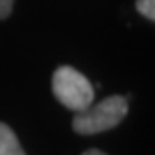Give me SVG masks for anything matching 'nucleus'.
<instances>
[{
  "instance_id": "nucleus-1",
  "label": "nucleus",
  "mask_w": 155,
  "mask_h": 155,
  "mask_svg": "<svg viewBox=\"0 0 155 155\" xmlns=\"http://www.w3.org/2000/svg\"><path fill=\"white\" fill-rule=\"evenodd\" d=\"M127 109L129 103L125 97L119 95L107 97L101 103L91 105L85 111H79L73 119V129L79 135H97V133L109 131L125 119Z\"/></svg>"
},
{
  "instance_id": "nucleus-2",
  "label": "nucleus",
  "mask_w": 155,
  "mask_h": 155,
  "mask_svg": "<svg viewBox=\"0 0 155 155\" xmlns=\"http://www.w3.org/2000/svg\"><path fill=\"white\" fill-rule=\"evenodd\" d=\"M52 93L71 111H85L93 105L95 89L83 73L73 67H58L52 75Z\"/></svg>"
},
{
  "instance_id": "nucleus-3",
  "label": "nucleus",
  "mask_w": 155,
  "mask_h": 155,
  "mask_svg": "<svg viewBox=\"0 0 155 155\" xmlns=\"http://www.w3.org/2000/svg\"><path fill=\"white\" fill-rule=\"evenodd\" d=\"M0 155H26L18 137L6 123H0Z\"/></svg>"
},
{
  "instance_id": "nucleus-4",
  "label": "nucleus",
  "mask_w": 155,
  "mask_h": 155,
  "mask_svg": "<svg viewBox=\"0 0 155 155\" xmlns=\"http://www.w3.org/2000/svg\"><path fill=\"white\" fill-rule=\"evenodd\" d=\"M135 8H137L139 14L145 16L147 20H151V22L155 20V0H137V2H135Z\"/></svg>"
},
{
  "instance_id": "nucleus-5",
  "label": "nucleus",
  "mask_w": 155,
  "mask_h": 155,
  "mask_svg": "<svg viewBox=\"0 0 155 155\" xmlns=\"http://www.w3.org/2000/svg\"><path fill=\"white\" fill-rule=\"evenodd\" d=\"M12 6H14V0H0V20L8 18V14L12 12Z\"/></svg>"
},
{
  "instance_id": "nucleus-6",
  "label": "nucleus",
  "mask_w": 155,
  "mask_h": 155,
  "mask_svg": "<svg viewBox=\"0 0 155 155\" xmlns=\"http://www.w3.org/2000/svg\"><path fill=\"white\" fill-rule=\"evenodd\" d=\"M83 155H107V153H103V151H99V149H89V151H85Z\"/></svg>"
}]
</instances>
